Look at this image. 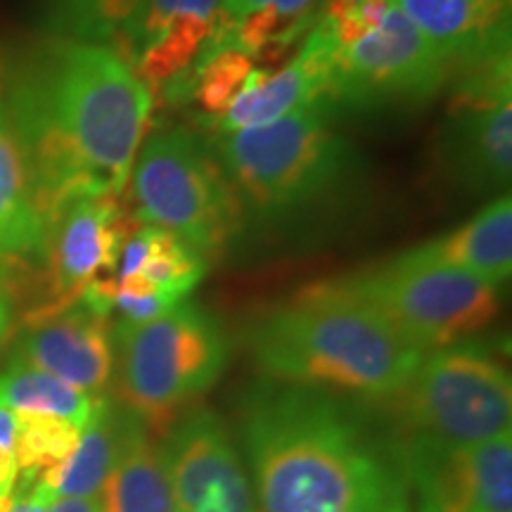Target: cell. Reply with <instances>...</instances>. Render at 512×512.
Masks as SVG:
<instances>
[{
    "label": "cell",
    "mask_w": 512,
    "mask_h": 512,
    "mask_svg": "<svg viewBox=\"0 0 512 512\" xmlns=\"http://www.w3.org/2000/svg\"><path fill=\"white\" fill-rule=\"evenodd\" d=\"M313 0H221V8L216 12V19L233 27L242 17H247L254 10H273L280 17H302L311 12Z\"/></svg>",
    "instance_id": "obj_27"
},
{
    "label": "cell",
    "mask_w": 512,
    "mask_h": 512,
    "mask_svg": "<svg viewBox=\"0 0 512 512\" xmlns=\"http://www.w3.org/2000/svg\"><path fill=\"white\" fill-rule=\"evenodd\" d=\"M252 72V57L240 48H202L197 60L192 62L188 93L195 98L197 107L207 112L209 119H214L228 110Z\"/></svg>",
    "instance_id": "obj_25"
},
{
    "label": "cell",
    "mask_w": 512,
    "mask_h": 512,
    "mask_svg": "<svg viewBox=\"0 0 512 512\" xmlns=\"http://www.w3.org/2000/svg\"><path fill=\"white\" fill-rule=\"evenodd\" d=\"M12 358L100 396L114 373L112 330L107 318L81 299L62 306L43 304L24 320Z\"/></svg>",
    "instance_id": "obj_12"
},
{
    "label": "cell",
    "mask_w": 512,
    "mask_h": 512,
    "mask_svg": "<svg viewBox=\"0 0 512 512\" xmlns=\"http://www.w3.org/2000/svg\"><path fill=\"white\" fill-rule=\"evenodd\" d=\"M81 427L43 413H15V458L22 479L34 482L74 453Z\"/></svg>",
    "instance_id": "obj_24"
},
{
    "label": "cell",
    "mask_w": 512,
    "mask_h": 512,
    "mask_svg": "<svg viewBox=\"0 0 512 512\" xmlns=\"http://www.w3.org/2000/svg\"><path fill=\"white\" fill-rule=\"evenodd\" d=\"M55 498V491L48 484H43L41 479H34V482L22 479L17 489H12L10 505L5 512H50Z\"/></svg>",
    "instance_id": "obj_28"
},
{
    "label": "cell",
    "mask_w": 512,
    "mask_h": 512,
    "mask_svg": "<svg viewBox=\"0 0 512 512\" xmlns=\"http://www.w3.org/2000/svg\"><path fill=\"white\" fill-rule=\"evenodd\" d=\"M5 98L43 228L76 197L119 195L152 110L121 50L55 34L10 50Z\"/></svg>",
    "instance_id": "obj_1"
},
{
    "label": "cell",
    "mask_w": 512,
    "mask_h": 512,
    "mask_svg": "<svg viewBox=\"0 0 512 512\" xmlns=\"http://www.w3.org/2000/svg\"><path fill=\"white\" fill-rule=\"evenodd\" d=\"M143 0H62L53 3L55 36L107 43L124 34Z\"/></svg>",
    "instance_id": "obj_26"
},
{
    "label": "cell",
    "mask_w": 512,
    "mask_h": 512,
    "mask_svg": "<svg viewBox=\"0 0 512 512\" xmlns=\"http://www.w3.org/2000/svg\"><path fill=\"white\" fill-rule=\"evenodd\" d=\"M396 444L415 512H512L510 432L477 446L451 448L403 437Z\"/></svg>",
    "instance_id": "obj_10"
},
{
    "label": "cell",
    "mask_w": 512,
    "mask_h": 512,
    "mask_svg": "<svg viewBox=\"0 0 512 512\" xmlns=\"http://www.w3.org/2000/svg\"><path fill=\"white\" fill-rule=\"evenodd\" d=\"M216 22V19H214ZM214 22L195 15H176L152 46H147L133 64L147 91L166 88L188 72L214 29Z\"/></svg>",
    "instance_id": "obj_23"
},
{
    "label": "cell",
    "mask_w": 512,
    "mask_h": 512,
    "mask_svg": "<svg viewBox=\"0 0 512 512\" xmlns=\"http://www.w3.org/2000/svg\"><path fill=\"white\" fill-rule=\"evenodd\" d=\"M337 50L335 36L316 15L313 27L306 31L302 48L285 67H280L278 72L254 69L228 110L209 119L214 136L271 124L290 112L302 110L304 105L328 98Z\"/></svg>",
    "instance_id": "obj_15"
},
{
    "label": "cell",
    "mask_w": 512,
    "mask_h": 512,
    "mask_svg": "<svg viewBox=\"0 0 512 512\" xmlns=\"http://www.w3.org/2000/svg\"><path fill=\"white\" fill-rule=\"evenodd\" d=\"M370 306L422 354L465 342L501 313V290L458 268L401 252L330 280Z\"/></svg>",
    "instance_id": "obj_8"
},
{
    "label": "cell",
    "mask_w": 512,
    "mask_h": 512,
    "mask_svg": "<svg viewBox=\"0 0 512 512\" xmlns=\"http://www.w3.org/2000/svg\"><path fill=\"white\" fill-rule=\"evenodd\" d=\"M320 98L271 124L211 138L238 197L242 228L297 233L349 209L366 183V162Z\"/></svg>",
    "instance_id": "obj_3"
},
{
    "label": "cell",
    "mask_w": 512,
    "mask_h": 512,
    "mask_svg": "<svg viewBox=\"0 0 512 512\" xmlns=\"http://www.w3.org/2000/svg\"><path fill=\"white\" fill-rule=\"evenodd\" d=\"M0 446L15 448V413L0 408Z\"/></svg>",
    "instance_id": "obj_31"
},
{
    "label": "cell",
    "mask_w": 512,
    "mask_h": 512,
    "mask_svg": "<svg viewBox=\"0 0 512 512\" xmlns=\"http://www.w3.org/2000/svg\"><path fill=\"white\" fill-rule=\"evenodd\" d=\"M432 264L465 271L501 290L512 273V202L508 192L498 195L451 233L408 249Z\"/></svg>",
    "instance_id": "obj_18"
},
{
    "label": "cell",
    "mask_w": 512,
    "mask_h": 512,
    "mask_svg": "<svg viewBox=\"0 0 512 512\" xmlns=\"http://www.w3.org/2000/svg\"><path fill=\"white\" fill-rule=\"evenodd\" d=\"M50 512H102L100 496L95 498H55Z\"/></svg>",
    "instance_id": "obj_30"
},
{
    "label": "cell",
    "mask_w": 512,
    "mask_h": 512,
    "mask_svg": "<svg viewBox=\"0 0 512 512\" xmlns=\"http://www.w3.org/2000/svg\"><path fill=\"white\" fill-rule=\"evenodd\" d=\"M133 415L136 413L128 411L124 403L98 396L72 456L53 470L43 472L38 479L48 484L60 498L100 496L102 486L124 448Z\"/></svg>",
    "instance_id": "obj_19"
},
{
    "label": "cell",
    "mask_w": 512,
    "mask_h": 512,
    "mask_svg": "<svg viewBox=\"0 0 512 512\" xmlns=\"http://www.w3.org/2000/svg\"><path fill=\"white\" fill-rule=\"evenodd\" d=\"M112 342L121 403L157 432L209 392L230 361L221 320L190 299L147 323H117Z\"/></svg>",
    "instance_id": "obj_5"
},
{
    "label": "cell",
    "mask_w": 512,
    "mask_h": 512,
    "mask_svg": "<svg viewBox=\"0 0 512 512\" xmlns=\"http://www.w3.org/2000/svg\"><path fill=\"white\" fill-rule=\"evenodd\" d=\"M389 5L439 50L451 81L512 57V0H389Z\"/></svg>",
    "instance_id": "obj_16"
},
{
    "label": "cell",
    "mask_w": 512,
    "mask_h": 512,
    "mask_svg": "<svg viewBox=\"0 0 512 512\" xmlns=\"http://www.w3.org/2000/svg\"><path fill=\"white\" fill-rule=\"evenodd\" d=\"M128 235L117 195L76 197L55 209L46 221L48 304L76 302L93 280L117 266Z\"/></svg>",
    "instance_id": "obj_13"
},
{
    "label": "cell",
    "mask_w": 512,
    "mask_h": 512,
    "mask_svg": "<svg viewBox=\"0 0 512 512\" xmlns=\"http://www.w3.org/2000/svg\"><path fill=\"white\" fill-rule=\"evenodd\" d=\"M240 413L259 512H413L396 437L361 403L266 377Z\"/></svg>",
    "instance_id": "obj_2"
},
{
    "label": "cell",
    "mask_w": 512,
    "mask_h": 512,
    "mask_svg": "<svg viewBox=\"0 0 512 512\" xmlns=\"http://www.w3.org/2000/svg\"><path fill=\"white\" fill-rule=\"evenodd\" d=\"M451 72L437 48L389 5L380 27L337 50L328 100L351 114H408L432 105Z\"/></svg>",
    "instance_id": "obj_9"
},
{
    "label": "cell",
    "mask_w": 512,
    "mask_h": 512,
    "mask_svg": "<svg viewBox=\"0 0 512 512\" xmlns=\"http://www.w3.org/2000/svg\"><path fill=\"white\" fill-rule=\"evenodd\" d=\"M53 3H62V0H53Z\"/></svg>",
    "instance_id": "obj_34"
},
{
    "label": "cell",
    "mask_w": 512,
    "mask_h": 512,
    "mask_svg": "<svg viewBox=\"0 0 512 512\" xmlns=\"http://www.w3.org/2000/svg\"><path fill=\"white\" fill-rule=\"evenodd\" d=\"M159 446L176 512H259L233 434L211 408L178 415Z\"/></svg>",
    "instance_id": "obj_11"
},
{
    "label": "cell",
    "mask_w": 512,
    "mask_h": 512,
    "mask_svg": "<svg viewBox=\"0 0 512 512\" xmlns=\"http://www.w3.org/2000/svg\"><path fill=\"white\" fill-rule=\"evenodd\" d=\"M8 335H10V304L3 290H0V349H3Z\"/></svg>",
    "instance_id": "obj_32"
},
{
    "label": "cell",
    "mask_w": 512,
    "mask_h": 512,
    "mask_svg": "<svg viewBox=\"0 0 512 512\" xmlns=\"http://www.w3.org/2000/svg\"><path fill=\"white\" fill-rule=\"evenodd\" d=\"M138 219L176 235L204 261L240 238L238 197L211 143L185 126L159 131L138 150L131 169Z\"/></svg>",
    "instance_id": "obj_6"
},
{
    "label": "cell",
    "mask_w": 512,
    "mask_h": 512,
    "mask_svg": "<svg viewBox=\"0 0 512 512\" xmlns=\"http://www.w3.org/2000/svg\"><path fill=\"white\" fill-rule=\"evenodd\" d=\"M95 399L98 396L81 392L19 358L10 356L8 366L0 370V408L12 413L57 415L72 420L83 430L93 413Z\"/></svg>",
    "instance_id": "obj_22"
},
{
    "label": "cell",
    "mask_w": 512,
    "mask_h": 512,
    "mask_svg": "<svg viewBox=\"0 0 512 512\" xmlns=\"http://www.w3.org/2000/svg\"><path fill=\"white\" fill-rule=\"evenodd\" d=\"M363 3H370V5H389V0H363Z\"/></svg>",
    "instance_id": "obj_33"
},
{
    "label": "cell",
    "mask_w": 512,
    "mask_h": 512,
    "mask_svg": "<svg viewBox=\"0 0 512 512\" xmlns=\"http://www.w3.org/2000/svg\"><path fill=\"white\" fill-rule=\"evenodd\" d=\"M434 164L463 195H503L512 176V98L453 102L434 143Z\"/></svg>",
    "instance_id": "obj_14"
},
{
    "label": "cell",
    "mask_w": 512,
    "mask_h": 512,
    "mask_svg": "<svg viewBox=\"0 0 512 512\" xmlns=\"http://www.w3.org/2000/svg\"><path fill=\"white\" fill-rule=\"evenodd\" d=\"M245 342L268 380L366 401L392 399L425 356L330 280L259 313Z\"/></svg>",
    "instance_id": "obj_4"
},
{
    "label": "cell",
    "mask_w": 512,
    "mask_h": 512,
    "mask_svg": "<svg viewBox=\"0 0 512 512\" xmlns=\"http://www.w3.org/2000/svg\"><path fill=\"white\" fill-rule=\"evenodd\" d=\"M396 437L437 446H477L510 432L512 382L501 358L479 342L422 356L392 399Z\"/></svg>",
    "instance_id": "obj_7"
},
{
    "label": "cell",
    "mask_w": 512,
    "mask_h": 512,
    "mask_svg": "<svg viewBox=\"0 0 512 512\" xmlns=\"http://www.w3.org/2000/svg\"><path fill=\"white\" fill-rule=\"evenodd\" d=\"M8 53L0 46V271L27 273L46 268V228L5 98Z\"/></svg>",
    "instance_id": "obj_17"
},
{
    "label": "cell",
    "mask_w": 512,
    "mask_h": 512,
    "mask_svg": "<svg viewBox=\"0 0 512 512\" xmlns=\"http://www.w3.org/2000/svg\"><path fill=\"white\" fill-rule=\"evenodd\" d=\"M207 261L200 254L162 228L145 226L133 230L117 259L114 280L140 278L157 292L181 302L200 285L207 273Z\"/></svg>",
    "instance_id": "obj_21"
},
{
    "label": "cell",
    "mask_w": 512,
    "mask_h": 512,
    "mask_svg": "<svg viewBox=\"0 0 512 512\" xmlns=\"http://www.w3.org/2000/svg\"><path fill=\"white\" fill-rule=\"evenodd\" d=\"M17 475H19V467L15 458V448L0 446V498L12 494Z\"/></svg>",
    "instance_id": "obj_29"
},
{
    "label": "cell",
    "mask_w": 512,
    "mask_h": 512,
    "mask_svg": "<svg viewBox=\"0 0 512 512\" xmlns=\"http://www.w3.org/2000/svg\"><path fill=\"white\" fill-rule=\"evenodd\" d=\"M102 512H176L162 446L133 415L117 465L100 491Z\"/></svg>",
    "instance_id": "obj_20"
}]
</instances>
